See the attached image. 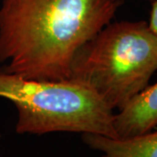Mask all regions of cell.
Here are the masks:
<instances>
[{"mask_svg": "<svg viewBox=\"0 0 157 157\" xmlns=\"http://www.w3.org/2000/svg\"><path fill=\"white\" fill-rule=\"evenodd\" d=\"M124 0H2L0 72L67 80L76 52L112 22Z\"/></svg>", "mask_w": 157, "mask_h": 157, "instance_id": "obj_1", "label": "cell"}, {"mask_svg": "<svg viewBox=\"0 0 157 157\" xmlns=\"http://www.w3.org/2000/svg\"><path fill=\"white\" fill-rule=\"evenodd\" d=\"M157 71V35L148 23L111 22L74 54L68 79L93 90L113 110L122 109Z\"/></svg>", "mask_w": 157, "mask_h": 157, "instance_id": "obj_2", "label": "cell"}, {"mask_svg": "<svg viewBox=\"0 0 157 157\" xmlns=\"http://www.w3.org/2000/svg\"><path fill=\"white\" fill-rule=\"evenodd\" d=\"M0 97L17 111L18 135L54 132L118 138L114 113L93 90L71 80H36L0 72Z\"/></svg>", "mask_w": 157, "mask_h": 157, "instance_id": "obj_3", "label": "cell"}, {"mask_svg": "<svg viewBox=\"0 0 157 157\" xmlns=\"http://www.w3.org/2000/svg\"><path fill=\"white\" fill-rule=\"evenodd\" d=\"M113 128L120 139L143 135L157 128V82L147 86L114 113Z\"/></svg>", "mask_w": 157, "mask_h": 157, "instance_id": "obj_4", "label": "cell"}, {"mask_svg": "<svg viewBox=\"0 0 157 157\" xmlns=\"http://www.w3.org/2000/svg\"><path fill=\"white\" fill-rule=\"evenodd\" d=\"M82 140L101 157H157V130L123 139L83 134Z\"/></svg>", "mask_w": 157, "mask_h": 157, "instance_id": "obj_5", "label": "cell"}, {"mask_svg": "<svg viewBox=\"0 0 157 157\" xmlns=\"http://www.w3.org/2000/svg\"><path fill=\"white\" fill-rule=\"evenodd\" d=\"M151 11L148 25L153 31V33L157 35V0H155L151 3Z\"/></svg>", "mask_w": 157, "mask_h": 157, "instance_id": "obj_6", "label": "cell"}, {"mask_svg": "<svg viewBox=\"0 0 157 157\" xmlns=\"http://www.w3.org/2000/svg\"><path fill=\"white\" fill-rule=\"evenodd\" d=\"M148 1H149L150 3H152V2H153V1H155V0H148Z\"/></svg>", "mask_w": 157, "mask_h": 157, "instance_id": "obj_7", "label": "cell"}]
</instances>
